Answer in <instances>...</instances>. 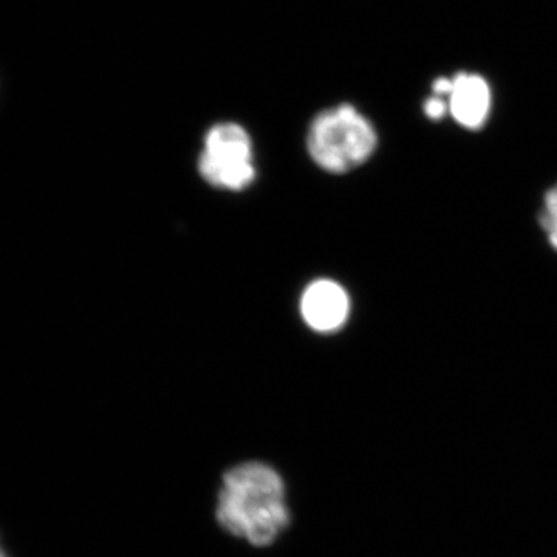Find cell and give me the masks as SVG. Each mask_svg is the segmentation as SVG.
<instances>
[{
	"label": "cell",
	"mask_w": 557,
	"mask_h": 557,
	"mask_svg": "<svg viewBox=\"0 0 557 557\" xmlns=\"http://www.w3.org/2000/svg\"><path fill=\"white\" fill-rule=\"evenodd\" d=\"M448 95V108L453 119L467 129H480L491 112L490 84L478 73L461 72L454 76Z\"/></svg>",
	"instance_id": "obj_5"
},
{
	"label": "cell",
	"mask_w": 557,
	"mask_h": 557,
	"mask_svg": "<svg viewBox=\"0 0 557 557\" xmlns=\"http://www.w3.org/2000/svg\"><path fill=\"white\" fill-rule=\"evenodd\" d=\"M300 313L311 330L333 333L343 327L350 313L346 289L330 278H319L304 292Z\"/></svg>",
	"instance_id": "obj_4"
},
{
	"label": "cell",
	"mask_w": 557,
	"mask_h": 557,
	"mask_svg": "<svg viewBox=\"0 0 557 557\" xmlns=\"http://www.w3.org/2000/svg\"><path fill=\"white\" fill-rule=\"evenodd\" d=\"M541 225L547 233L549 244L557 249V185L553 186L545 196L544 209L541 214Z\"/></svg>",
	"instance_id": "obj_6"
},
{
	"label": "cell",
	"mask_w": 557,
	"mask_h": 557,
	"mask_svg": "<svg viewBox=\"0 0 557 557\" xmlns=\"http://www.w3.org/2000/svg\"><path fill=\"white\" fill-rule=\"evenodd\" d=\"M424 113L431 120H442L446 113H449L448 100L442 97H431L424 102Z\"/></svg>",
	"instance_id": "obj_7"
},
{
	"label": "cell",
	"mask_w": 557,
	"mask_h": 557,
	"mask_svg": "<svg viewBox=\"0 0 557 557\" xmlns=\"http://www.w3.org/2000/svg\"><path fill=\"white\" fill-rule=\"evenodd\" d=\"M379 135L357 108L339 104L311 121L307 149L322 170L346 174L357 170L375 152Z\"/></svg>",
	"instance_id": "obj_2"
},
{
	"label": "cell",
	"mask_w": 557,
	"mask_h": 557,
	"mask_svg": "<svg viewBox=\"0 0 557 557\" xmlns=\"http://www.w3.org/2000/svg\"><path fill=\"white\" fill-rule=\"evenodd\" d=\"M199 171L209 185L228 190L247 189L256 178L247 129L236 123L212 126L205 137Z\"/></svg>",
	"instance_id": "obj_3"
},
{
	"label": "cell",
	"mask_w": 557,
	"mask_h": 557,
	"mask_svg": "<svg viewBox=\"0 0 557 557\" xmlns=\"http://www.w3.org/2000/svg\"><path fill=\"white\" fill-rule=\"evenodd\" d=\"M215 525L251 548L276 545L293 523L288 485L281 469L262 458H247L220 474Z\"/></svg>",
	"instance_id": "obj_1"
}]
</instances>
